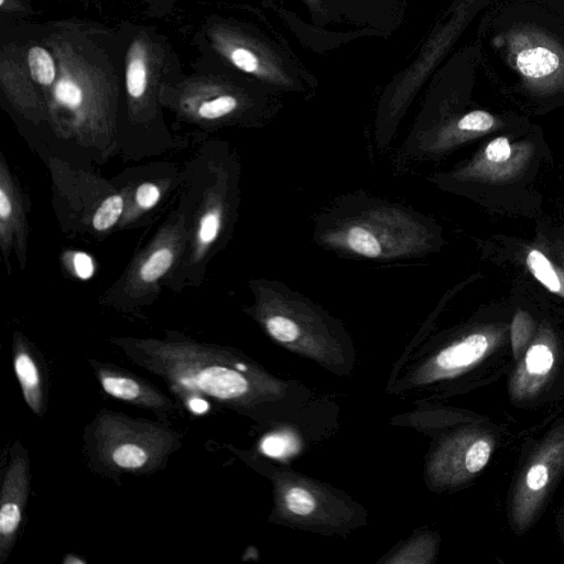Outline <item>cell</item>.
Here are the masks:
<instances>
[{
	"label": "cell",
	"mask_w": 564,
	"mask_h": 564,
	"mask_svg": "<svg viewBox=\"0 0 564 564\" xmlns=\"http://www.w3.org/2000/svg\"><path fill=\"white\" fill-rule=\"evenodd\" d=\"M533 153L529 143H511L497 137L466 165L454 173L459 181L501 183L511 181L524 169Z\"/></svg>",
	"instance_id": "cell-2"
},
{
	"label": "cell",
	"mask_w": 564,
	"mask_h": 564,
	"mask_svg": "<svg viewBox=\"0 0 564 564\" xmlns=\"http://www.w3.org/2000/svg\"><path fill=\"white\" fill-rule=\"evenodd\" d=\"M290 511L299 516L311 513L315 508L314 498L303 488H291L285 496Z\"/></svg>",
	"instance_id": "cell-20"
},
{
	"label": "cell",
	"mask_w": 564,
	"mask_h": 564,
	"mask_svg": "<svg viewBox=\"0 0 564 564\" xmlns=\"http://www.w3.org/2000/svg\"><path fill=\"white\" fill-rule=\"evenodd\" d=\"M556 358L555 335L549 327L541 326L510 377V398L520 402L536 397L552 377Z\"/></svg>",
	"instance_id": "cell-3"
},
{
	"label": "cell",
	"mask_w": 564,
	"mask_h": 564,
	"mask_svg": "<svg viewBox=\"0 0 564 564\" xmlns=\"http://www.w3.org/2000/svg\"><path fill=\"white\" fill-rule=\"evenodd\" d=\"M122 207V198L119 195L105 199L94 216L93 225L95 229L106 230L115 225L121 215Z\"/></svg>",
	"instance_id": "cell-16"
},
{
	"label": "cell",
	"mask_w": 564,
	"mask_h": 564,
	"mask_svg": "<svg viewBox=\"0 0 564 564\" xmlns=\"http://www.w3.org/2000/svg\"><path fill=\"white\" fill-rule=\"evenodd\" d=\"M560 61L555 53L545 47H534L521 51L517 57L519 70L533 78H539L553 73L558 67Z\"/></svg>",
	"instance_id": "cell-10"
},
{
	"label": "cell",
	"mask_w": 564,
	"mask_h": 564,
	"mask_svg": "<svg viewBox=\"0 0 564 564\" xmlns=\"http://www.w3.org/2000/svg\"><path fill=\"white\" fill-rule=\"evenodd\" d=\"M219 229V218L216 214H206L202 220L199 238L203 242H210L217 236Z\"/></svg>",
	"instance_id": "cell-25"
},
{
	"label": "cell",
	"mask_w": 564,
	"mask_h": 564,
	"mask_svg": "<svg viewBox=\"0 0 564 564\" xmlns=\"http://www.w3.org/2000/svg\"><path fill=\"white\" fill-rule=\"evenodd\" d=\"M28 62L34 80L42 85H50L54 80V62L44 48L39 46L30 48Z\"/></svg>",
	"instance_id": "cell-13"
},
{
	"label": "cell",
	"mask_w": 564,
	"mask_h": 564,
	"mask_svg": "<svg viewBox=\"0 0 564 564\" xmlns=\"http://www.w3.org/2000/svg\"><path fill=\"white\" fill-rule=\"evenodd\" d=\"M169 377L178 386L227 400L248 390L246 378L238 371L207 361H191L188 357H165Z\"/></svg>",
	"instance_id": "cell-4"
},
{
	"label": "cell",
	"mask_w": 564,
	"mask_h": 564,
	"mask_svg": "<svg viewBox=\"0 0 564 564\" xmlns=\"http://www.w3.org/2000/svg\"><path fill=\"white\" fill-rule=\"evenodd\" d=\"M173 262V254L169 249L155 251L142 265L141 278L152 282L163 275Z\"/></svg>",
	"instance_id": "cell-18"
},
{
	"label": "cell",
	"mask_w": 564,
	"mask_h": 564,
	"mask_svg": "<svg viewBox=\"0 0 564 564\" xmlns=\"http://www.w3.org/2000/svg\"><path fill=\"white\" fill-rule=\"evenodd\" d=\"M236 368L241 371H246L247 367L243 364H236Z\"/></svg>",
	"instance_id": "cell-30"
},
{
	"label": "cell",
	"mask_w": 564,
	"mask_h": 564,
	"mask_svg": "<svg viewBox=\"0 0 564 564\" xmlns=\"http://www.w3.org/2000/svg\"><path fill=\"white\" fill-rule=\"evenodd\" d=\"M147 87V68L141 59H133L127 68V88L132 97L143 95Z\"/></svg>",
	"instance_id": "cell-19"
},
{
	"label": "cell",
	"mask_w": 564,
	"mask_h": 564,
	"mask_svg": "<svg viewBox=\"0 0 564 564\" xmlns=\"http://www.w3.org/2000/svg\"><path fill=\"white\" fill-rule=\"evenodd\" d=\"M100 381L104 390L118 399L142 402L145 395V391L139 382L124 376L102 373Z\"/></svg>",
	"instance_id": "cell-11"
},
{
	"label": "cell",
	"mask_w": 564,
	"mask_h": 564,
	"mask_svg": "<svg viewBox=\"0 0 564 564\" xmlns=\"http://www.w3.org/2000/svg\"><path fill=\"white\" fill-rule=\"evenodd\" d=\"M55 97L59 102L75 108L82 101V90L70 80H61L55 87Z\"/></svg>",
	"instance_id": "cell-22"
},
{
	"label": "cell",
	"mask_w": 564,
	"mask_h": 564,
	"mask_svg": "<svg viewBox=\"0 0 564 564\" xmlns=\"http://www.w3.org/2000/svg\"><path fill=\"white\" fill-rule=\"evenodd\" d=\"M188 406L193 412L199 413V414L205 413L209 408L206 400H204L202 398H196V397L189 399Z\"/></svg>",
	"instance_id": "cell-28"
},
{
	"label": "cell",
	"mask_w": 564,
	"mask_h": 564,
	"mask_svg": "<svg viewBox=\"0 0 564 564\" xmlns=\"http://www.w3.org/2000/svg\"><path fill=\"white\" fill-rule=\"evenodd\" d=\"M389 223L380 216L351 220L339 231L340 242L347 250L368 259L392 258L412 250L400 242V226L392 227Z\"/></svg>",
	"instance_id": "cell-5"
},
{
	"label": "cell",
	"mask_w": 564,
	"mask_h": 564,
	"mask_svg": "<svg viewBox=\"0 0 564 564\" xmlns=\"http://www.w3.org/2000/svg\"><path fill=\"white\" fill-rule=\"evenodd\" d=\"M525 264L533 278L547 291L564 297V268L536 248L527 252Z\"/></svg>",
	"instance_id": "cell-8"
},
{
	"label": "cell",
	"mask_w": 564,
	"mask_h": 564,
	"mask_svg": "<svg viewBox=\"0 0 564 564\" xmlns=\"http://www.w3.org/2000/svg\"><path fill=\"white\" fill-rule=\"evenodd\" d=\"M495 118L487 111L474 110L463 116L456 123L458 132L464 137L488 132L495 126Z\"/></svg>",
	"instance_id": "cell-14"
},
{
	"label": "cell",
	"mask_w": 564,
	"mask_h": 564,
	"mask_svg": "<svg viewBox=\"0 0 564 564\" xmlns=\"http://www.w3.org/2000/svg\"><path fill=\"white\" fill-rule=\"evenodd\" d=\"M230 58L238 68L247 73H253L259 67L257 56L247 48H235L230 54Z\"/></svg>",
	"instance_id": "cell-23"
},
{
	"label": "cell",
	"mask_w": 564,
	"mask_h": 564,
	"mask_svg": "<svg viewBox=\"0 0 564 564\" xmlns=\"http://www.w3.org/2000/svg\"><path fill=\"white\" fill-rule=\"evenodd\" d=\"M160 197L159 188L151 184L144 183L137 191V202L143 208H150L156 204Z\"/></svg>",
	"instance_id": "cell-24"
},
{
	"label": "cell",
	"mask_w": 564,
	"mask_h": 564,
	"mask_svg": "<svg viewBox=\"0 0 564 564\" xmlns=\"http://www.w3.org/2000/svg\"><path fill=\"white\" fill-rule=\"evenodd\" d=\"M14 370L26 403L37 413L41 408L42 393L39 371L33 359L26 352L17 354Z\"/></svg>",
	"instance_id": "cell-9"
},
{
	"label": "cell",
	"mask_w": 564,
	"mask_h": 564,
	"mask_svg": "<svg viewBox=\"0 0 564 564\" xmlns=\"http://www.w3.org/2000/svg\"><path fill=\"white\" fill-rule=\"evenodd\" d=\"M74 267L80 279H89L94 273V264L90 257L84 252H77L74 256Z\"/></svg>",
	"instance_id": "cell-26"
},
{
	"label": "cell",
	"mask_w": 564,
	"mask_h": 564,
	"mask_svg": "<svg viewBox=\"0 0 564 564\" xmlns=\"http://www.w3.org/2000/svg\"><path fill=\"white\" fill-rule=\"evenodd\" d=\"M505 337V328L489 326L474 332L443 349L436 357V365L445 373L465 370L495 351Z\"/></svg>",
	"instance_id": "cell-6"
},
{
	"label": "cell",
	"mask_w": 564,
	"mask_h": 564,
	"mask_svg": "<svg viewBox=\"0 0 564 564\" xmlns=\"http://www.w3.org/2000/svg\"><path fill=\"white\" fill-rule=\"evenodd\" d=\"M148 459L147 451L134 443L121 444L112 452V460L122 468L134 469L143 467Z\"/></svg>",
	"instance_id": "cell-15"
},
{
	"label": "cell",
	"mask_w": 564,
	"mask_h": 564,
	"mask_svg": "<svg viewBox=\"0 0 564 564\" xmlns=\"http://www.w3.org/2000/svg\"><path fill=\"white\" fill-rule=\"evenodd\" d=\"M288 440L281 436L267 437L262 443V451L271 456H280L288 448Z\"/></svg>",
	"instance_id": "cell-27"
},
{
	"label": "cell",
	"mask_w": 564,
	"mask_h": 564,
	"mask_svg": "<svg viewBox=\"0 0 564 564\" xmlns=\"http://www.w3.org/2000/svg\"><path fill=\"white\" fill-rule=\"evenodd\" d=\"M265 325L270 335L281 343H292L300 335L297 324L290 317L282 314L270 316L267 319Z\"/></svg>",
	"instance_id": "cell-17"
},
{
	"label": "cell",
	"mask_w": 564,
	"mask_h": 564,
	"mask_svg": "<svg viewBox=\"0 0 564 564\" xmlns=\"http://www.w3.org/2000/svg\"><path fill=\"white\" fill-rule=\"evenodd\" d=\"M237 106V101L231 96H221L210 101L204 102L199 107V115L207 119H215L231 112Z\"/></svg>",
	"instance_id": "cell-21"
},
{
	"label": "cell",
	"mask_w": 564,
	"mask_h": 564,
	"mask_svg": "<svg viewBox=\"0 0 564 564\" xmlns=\"http://www.w3.org/2000/svg\"><path fill=\"white\" fill-rule=\"evenodd\" d=\"M11 213V204L6 193L0 191V216L2 219L7 218Z\"/></svg>",
	"instance_id": "cell-29"
},
{
	"label": "cell",
	"mask_w": 564,
	"mask_h": 564,
	"mask_svg": "<svg viewBox=\"0 0 564 564\" xmlns=\"http://www.w3.org/2000/svg\"><path fill=\"white\" fill-rule=\"evenodd\" d=\"M510 332L512 352L519 360L533 339L534 321L532 316L527 311L518 310L512 318Z\"/></svg>",
	"instance_id": "cell-12"
},
{
	"label": "cell",
	"mask_w": 564,
	"mask_h": 564,
	"mask_svg": "<svg viewBox=\"0 0 564 564\" xmlns=\"http://www.w3.org/2000/svg\"><path fill=\"white\" fill-rule=\"evenodd\" d=\"M28 489V465L15 459L8 469L3 481L0 508L1 547L10 545L19 528Z\"/></svg>",
	"instance_id": "cell-7"
},
{
	"label": "cell",
	"mask_w": 564,
	"mask_h": 564,
	"mask_svg": "<svg viewBox=\"0 0 564 564\" xmlns=\"http://www.w3.org/2000/svg\"><path fill=\"white\" fill-rule=\"evenodd\" d=\"M3 1H4V0H0V4H1V6L3 4Z\"/></svg>",
	"instance_id": "cell-31"
},
{
	"label": "cell",
	"mask_w": 564,
	"mask_h": 564,
	"mask_svg": "<svg viewBox=\"0 0 564 564\" xmlns=\"http://www.w3.org/2000/svg\"><path fill=\"white\" fill-rule=\"evenodd\" d=\"M563 471L564 423L540 442L514 482L508 516L517 533H523L534 523Z\"/></svg>",
	"instance_id": "cell-1"
}]
</instances>
